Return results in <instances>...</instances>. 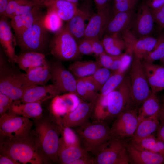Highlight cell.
Masks as SVG:
<instances>
[{
  "label": "cell",
  "mask_w": 164,
  "mask_h": 164,
  "mask_svg": "<svg viewBox=\"0 0 164 164\" xmlns=\"http://www.w3.org/2000/svg\"><path fill=\"white\" fill-rule=\"evenodd\" d=\"M13 101L0 92V116H2L8 111Z\"/></svg>",
  "instance_id": "45"
},
{
  "label": "cell",
  "mask_w": 164,
  "mask_h": 164,
  "mask_svg": "<svg viewBox=\"0 0 164 164\" xmlns=\"http://www.w3.org/2000/svg\"><path fill=\"white\" fill-rule=\"evenodd\" d=\"M94 159L88 154L76 160L71 164H94Z\"/></svg>",
  "instance_id": "48"
},
{
  "label": "cell",
  "mask_w": 164,
  "mask_h": 164,
  "mask_svg": "<svg viewBox=\"0 0 164 164\" xmlns=\"http://www.w3.org/2000/svg\"><path fill=\"white\" fill-rule=\"evenodd\" d=\"M111 73L110 70L102 67L98 69L92 75L88 77L100 91Z\"/></svg>",
  "instance_id": "41"
},
{
  "label": "cell",
  "mask_w": 164,
  "mask_h": 164,
  "mask_svg": "<svg viewBox=\"0 0 164 164\" xmlns=\"http://www.w3.org/2000/svg\"><path fill=\"white\" fill-rule=\"evenodd\" d=\"M20 77L27 87L46 84L51 80V74L49 62L33 68L25 73H20Z\"/></svg>",
  "instance_id": "23"
},
{
  "label": "cell",
  "mask_w": 164,
  "mask_h": 164,
  "mask_svg": "<svg viewBox=\"0 0 164 164\" xmlns=\"http://www.w3.org/2000/svg\"><path fill=\"white\" fill-rule=\"evenodd\" d=\"M9 156L6 155L0 154V164H19Z\"/></svg>",
  "instance_id": "49"
},
{
  "label": "cell",
  "mask_w": 164,
  "mask_h": 164,
  "mask_svg": "<svg viewBox=\"0 0 164 164\" xmlns=\"http://www.w3.org/2000/svg\"><path fill=\"white\" fill-rule=\"evenodd\" d=\"M60 126L61 130V135L66 143L80 145L78 137L74 130L70 128L64 126L62 125Z\"/></svg>",
  "instance_id": "42"
},
{
  "label": "cell",
  "mask_w": 164,
  "mask_h": 164,
  "mask_svg": "<svg viewBox=\"0 0 164 164\" xmlns=\"http://www.w3.org/2000/svg\"><path fill=\"white\" fill-rule=\"evenodd\" d=\"M44 22L48 31L56 33L62 27L63 20L54 11L47 9L45 15Z\"/></svg>",
  "instance_id": "38"
},
{
  "label": "cell",
  "mask_w": 164,
  "mask_h": 164,
  "mask_svg": "<svg viewBox=\"0 0 164 164\" xmlns=\"http://www.w3.org/2000/svg\"><path fill=\"white\" fill-rule=\"evenodd\" d=\"M154 21L151 9L146 2L140 5L134 25V30L139 38L149 36Z\"/></svg>",
  "instance_id": "18"
},
{
  "label": "cell",
  "mask_w": 164,
  "mask_h": 164,
  "mask_svg": "<svg viewBox=\"0 0 164 164\" xmlns=\"http://www.w3.org/2000/svg\"><path fill=\"white\" fill-rule=\"evenodd\" d=\"M7 59L3 53H0V92L13 101L20 100L27 87L21 72L10 65Z\"/></svg>",
  "instance_id": "5"
},
{
  "label": "cell",
  "mask_w": 164,
  "mask_h": 164,
  "mask_svg": "<svg viewBox=\"0 0 164 164\" xmlns=\"http://www.w3.org/2000/svg\"><path fill=\"white\" fill-rule=\"evenodd\" d=\"M76 90L78 97L87 102L96 101L99 95L98 93H94L90 91L81 78L77 79Z\"/></svg>",
  "instance_id": "39"
},
{
  "label": "cell",
  "mask_w": 164,
  "mask_h": 164,
  "mask_svg": "<svg viewBox=\"0 0 164 164\" xmlns=\"http://www.w3.org/2000/svg\"><path fill=\"white\" fill-rule=\"evenodd\" d=\"M161 105L156 93L152 92L138 110V123L144 119L159 112Z\"/></svg>",
  "instance_id": "35"
},
{
  "label": "cell",
  "mask_w": 164,
  "mask_h": 164,
  "mask_svg": "<svg viewBox=\"0 0 164 164\" xmlns=\"http://www.w3.org/2000/svg\"><path fill=\"white\" fill-rule=\"evenodd\" d=\"M129 75H126L120 84L106 95H102L106 118L117 116L132 104Z\"/></svg>",
  "instance_id": "7"
},
{
  "label": "cell",
  "mask_w": 164,
  "mask_h": 164,
  "mask_svg": "<svg viewBox=\"0 0 164 164\" xmlns=\"http://www.w3.org/2000/svg\"><path fill=\"white\" fill-rule=\"evenodd\" d=\"M71 3H72L77 5L78 4V2L79 0H65Z\"/></svg>",
  "instance_id": "56"
},
{
  "label": "cell",
  "mask_w": 164,
  "mask_h": 164,
  "mask_svg": "<svg viewBox=\"0 0 164 164\" xmlns=\"http://www.w3.org/2000/svg\"><path fill=\"white\" fill-rule=\"evenodd\" d=\"M33 122L29 118L6 113L0 118V135L12 138L29 136Z\"/></svg>",
  "instance_id": "10"
},
{
  "label": "cell",
  "mask_w": 164,
  "mask_h": 164,
  "mask_svg": "<svg viewBox=\"0 0 164 164\" xmlns=\"http://www.w3.org/2000/svg\"><path fill=\"white\" fill-rule=\"evenodd\" d=\"M129 163L134 164L164 163V155L138 149L131 143H127Z\"/></svg>",
  "instance_id": "22"
},
{
  "label": "cell",
  "mask_w": 164,
  "mask_h": 164,
  "mask_svg": "<svg viewBox=\"0 0 164 164\" xmlns=\"http://www.w3.org/2000/svg\"><path fill=\"white\" fill-rule=\"evenodd\" d=\"M47 9L55 11L60 18L67 22L76 12L78 6L65 0H49L44 4Z\"/></svg>",
  "instance_id": "28"
},
{
  "label": "cell",
  "mask_w": 164,
  "mask_h": 164,
  "mask_svg": "<svg viewBox=\"0 0 164 164\" xmlns=\"http://www.w3.org/2000/svg\"><path fill=\"white\" fill-rule=\"evenodd\" d=\"M142 62L152 91L157 94L164 89V67L144 60Z\"/></svg>",
  "instance_id": "21"
},
{
  "label": "cell",
  "mask_w": 164,
  "mask_h": 164,
  "mask_svg": "<svg viewBox=\"0 0 164 164\" xmlns=\"http://www.w3.org/2000/svg\"><path fill=\"white\" fill-rule=\"evenodd\" d=\"M9 0H0V15L3 16L7 8Z\"/></svg>",
  "instance_id": "53"
},
{
  "label": "cell",
  "mask_w": 164,
  "mask_h": 164,
  "mask_svg": "<svg viewBox=\"0 0 164 164\" xmlns=\"http://www.w3.org/2000/svg\"><path fill=\"white\" fill-rule=\"evenodd\" d=\"M157 42L154 48L143 60L146 62L153 63L155 61L161 60L164 56V34L157 39Z\"/></svg>",
  "instance_id": "40"
},
{
  "label": "cell",
  "mask_w": 164,
  "mask_h": 164,
  "mask_svg": "<svg viewBox=\"0 0 164 164\" xmlns=\"http://www.w3.org/2000/svg\"><path fill=\"white\" fill-rule=\"evenodd\" d=\"M159 112L144 119L138 125L132 140L136 141L147 137L156 131L159 125Z\"/></svg>",
  "instance_id": "29"
},
{
  "label": "cell",
  "mask_w": 164,
  "mask_h": 164,
  "mask_svg": "<svg viewBox=\"0 0 164 164\" xmlns=\"http://www.w3.org/2000/svg\"><path fill=\"white\" fill-rule=\"evenodd\" d=\"M43 14L29 28L16 38L22 52L33 51L42 53L49 50L50 39L44 22Z\"/></svg>",
  "instance_id": "4"
},
{
  "label": "cell",
  "mask_w": 164,
  "mask_h": 164,
  "mask_svg": "<svg viewBox=\"0 0 164 164\" xmlns=\"http://www.w3.org/2000/svg\"><path fill=\"white\" fill-rule=\"evenodd\" d=\"M138 116L136 108L125 110L118 114L110 128L112 136L121 139L132 137L138 125Z\"/></svg>",
  "instance_id": "12"
},
{
  "label": "cell",
  "mask_w": 164,
  "mask_h": 164,
  "mask_svg": "<svg viewBox=\"0 0 164 164\" xmlns=\"http://www.w3.org/2000/svg\"><path fill=\"white\" fill-rule=\"evenodd\" d=\"M88 154V153L80 145L66 143L61 135L58 150L59 163L62 164H71L76 160Z\"/></svg>",
  "instance_id": "25"
},
{
  "label": "cell",
  "mask_w": 164,
  "mask_h": 164,
  "mask_svg": "<svg viewBox=\"0 0 164 164\" xmlns=\"http://www.w3.org/2000/svg\"><path fill=\"white\" fill-rule=\"evenodd\" d=\"M81 99L75 94L66 93L58 95L53 98L51 110L54 117L57 121H60L61 116L74 110L80 104Z\"/></svg>",
  "instance_id": "15"
},
{
  "label": "cell",
  "mask_w": 164,
  "mask_h": 164,
  "mask_svg": "<svg viewBox=\"0 0 164 164\" xmlns=\"http://www.w3.org/2000/svg\"><path fill=\"white\" fill-rule=\"evenodd\" d=\"M151 9L154 22L162 26L164 25V5L158 8Z\"/></svg>",
  "instance_id": "46"
},
{
  "label": "cell",
  "mask_w": 164,
  "mask_h": 164,
  "mask_svg": "<svg viewBox=\"0 0 164 164\" xmlns=\"http://www.w3.org/2000/svg\"><path fill=\"white\" fill-rule=\"evenodd\" d=\"M134 15L133 10L113 14L107 24L105 33L112 35L120 33L128 29L133 20Z\"/></svg>",
  "instance_id": "27"
},
{
  "label": "cell",
  "mask_w": 164,
  "mask_h": 164,
  "mask_svg": "<svg viewBox=\"0 0 164 164\" xmlns=\"http://www.w3.org/2000/svg\"><path fill=\"white\" fill-rule=\"evenodd\" d=\"M130 143L138 149L164 155V143L153 134Z\"/></svg>",
  "instance_id": "33"
},
{
  "label": "cell",
  "mask_w": 164,
  "mask_h": 164,
  "mask_svg": "<svg viewBox=\"0 0 164 164\" xmlns=\"http://www.w3.org/2000/svg\"><path fill=\"white\" fill-rule=\"evenodd\" d=\"M96 101L87 102L81 99L74 110L61 118L60 123L64 126L71 128L80 126L88 122L89 118L92 115Z\"/></svg>",
  "instance_id": "14"
},
{
  "label": "cell",
  "mask_w": 164,
  "mask_h": 164,
  "mask_svg": "<svg viewBox=\"0 0 164 164\" xmlns=\"http://www.w3.org/2000/svg\"><path fill=\"white\" fill-rule=\"evenodd\" d=\"M113 14L112 9L110 5L94 14L87 24L84 37L100 39Z\"/></svg>",
  "instance_id": "13"
},
{
  "label": "cell",
  "mask_w": 164,
  "mask_h": 164,
  "mask_svg": "<svg viewBox=\"0 0 164 164\" xmlns=\"http://www.w3.org/2000/svg\"><path fill=\"white\" fill-rule=\"evenodd\" d=\"M146 2L152 9L158 8L164 5V0H148Z\"/></svg>",
  "instance_id": "51"
},
{
  "label": "cell",
  "mask_w": 164,
  "mask_h": 164,
  "mask_svg": "<svg viewBox=\"0 0 164 164\" xmlns=\"http://www.w3.org/2000/svg\"><path fill=\"white\" fill-rule=\"evenodd\" d=\"M125 0H113L114 2H121Z\"/></svg>",
  "instance_id": "57"
},
{
  "label": "cell",
  "mask_w": 164,
  "mask_h": 164,
  "mask_svg": "<svg viewBox=\"0 0 164 164\" xmlns=\"http://www.w3.org/2000/svg\"><path fill=\"white\" fill-rule=\"evenodd\" d=\"M91 39L92 47L93 52L96 56L100 55L105 52L101 41L98 39Z\"/></svg>",
  "instance_id": "47"
},
{
  "label": "cell",
  "mask_w": 164,
  "mask_h": 164,
  "mask_svg": "<svg viewBox=\"0 0 164 164\" xmlns=\"http://www.w3.org/2000/svg\"><path fill=\"white\" fill-rule=\"evenodd\" d=\"M7 18L1 16L0 19V42L2 48L8 61L12 64L15 63L16 55L15 47L17 45L15 36L12 34L11 26Z\"/></svg>",
  "instance_id": "17"
},
{
  "label": "cell",
  "mask_w": 164,
  "mask_h": 164,
  "mask_svg": "<svg viewBox=\"0 0 164 164\" xmlns=\"http://www.w3.org/2000/svg\"><path fill=\"white\" fill-rule=\"evenodd\" d=\"M94 164H128L127 143L113 137L103 145L94 159Z\"/></svg>",
  "instance_id": "9"
},
{
  "label": "cell",
  "mask_w": 164,
  "mask_h": 164,
  "mask_svg": "<svg viewBox=\"0 0 164 164\" xmlns=\"http://www.w3.org/2000/svg\"><path fill=\"white\" fill-rule=\"evenodd\" d=\"M0 154L8 155L20 164H43L30 134L20 138L0 135Z\"/></svg>",
  "instance_id": "2"
},
{
  "label": "cell",
  "mask_w": 164,
  "mask_h": 164,
  "mask_svg": "<svg viewBox=\"0 0 164 164\" xmlns=\"http://www.w3.org/2000/svg\"><path fill=\"white\" fill-rule=\"evenodd\" d=\"M129 73L131 98L132 104L139 105L152 94L142 60L132 55Z\"/></svg>",
  "instance_id": "8"
},
{
  "label": "cell",
  "mask_w": 164,
  "mask_h": 164,
  "mask_svg": "<svg viewBox=\"0 0 164 164\" xmlns=\"http://www.w3.org/2000/svg\"><path fill=\"white\" fill-rule=\"evenodd\" d=\"M40 102H23L20 100L13 101L8 113L28 118L37 119L43 116V109Z\"/></svg>",
  "instance_id": "24"
},
{
  "label": "cell",
  "mask_w": 164,
  "mask_h": 164,
  "mask_svg": "<svg viewBox=\"0 0 164 164\" xmlns=\"http://www.w3.org/2000/svg\"><path fill=\"white\" fill-rule=\"evenodd\" d=\"M159 119L160 122L164 121V95L162 99V102L161 105L160 109L159 112Z\"/></svg>",
  "instance_id": "54"
},
{
  "label": "cell",
  "mask_w": 164,
  "mask_h": 164,
  "mask_svg": "<svg viewBox=\"0 0 164 164\" xmlns=\"http://www.w3.org/2000/svg\"><path fill=\"white\" fill-rule=\"evenodd\" d=\"M60 94L53 84L32 85L26 88L20 100L23 102L42 103Z\"/></svg>",
  "instance_id": "16"
},
{
  "label": "cell",
  "mask_w": 164,
  "mask_h": 164,
  "mask_svg": "<svg viewBox=\"0 0 164 164\" xmlns=\"http://www.w3.org/2000/svg\"><path fill=\"white\" fill-rule=\"evenodd\" d=\"M156 131L157 138L164 143V121L160 122Z\"/></svg>",
  "instance_id": "52"
},
{
  "label": "cell",
  "mask_w": 164,
  "mask_h": 164,
  "mask_svg": "<svg viewBox=\"0 0 164 164\" xmlns=\"http://www.w3.org/2000/svg\"><path fill=\"white\" fill-rule=\"evenodd\" d=\"M124 53L119 56L108 54L105 52L98 57V61L102 67L113 71L120 69L123 65Z\"/></svg>",
  "instance_id": "37"
},
{
  "label": "cell",
  "mask_w": 164,
  "mask_h": 164,
  "mask_svg": "<svg viewBox=\"0 0 164 164\" xmlns=\"http://www.w3.org/2000/svg\"><path fill=\"white\" fill-rule=\"evenodd\" d=\"M102 67L98 61H77L70 64L68 70L77 79L90 76Z\"/></svg>",
  "instance_id": "30"
},
{
  "label": "cell",
  "mask_w": 164,
  "mask_h": 164,
  "mask_svg": "<svg viewBox=\"0 0 164 164\" xmlns=\"http://www.w3.org/2000/svg\"><path fill=\"white\" fill-rule=\"evenodd\" d=\"M94 14L86 8H78L73 17L66 24L69 31L78 41L84 36L87 26V21Z\"/></svg>",
  "instance_id": "20"
},
{
  "label": "cell",
  "mask_w": 164,
  "mask_h": 164,
  "mask_svg": "<svg viewBox=\"0 0 164 164\" xmlns=\"http://www.w3.org/2000/svg\"><path fill=\"white\" fill-rule=\"evenodd\" d=\"M128 68H121L111 74L100 91V94L106 95L114 90L121 82L128 70Z\"/></svg>",
  "instance_id": "36"
},
{
  "label": "cell",
  "mask_w": 164,
  "mask_h": 164,
  "mask_svg": "<svg viewBox=\"0 0 164 164\" xmlns=\"http://www.w3.org/2000/svg\"><path fill=\"white\" fill-rule=\"evenodd\" d=\"M40 5L43 6L45 3L49 0H33Z\"/></svg>",
  "instance_id": "55"
},
{
  "label": "cell",
  "mask_w": 164,
  "mask_h": 164,
  "mask_svg": "<svg viewBox=\"0 0 164 164\" xmlns=\"http://www.w3.org/2000/svg\"><path fill=\"white\" fill-rule=\"evenodd\" d=\"M139 0H125L114 2L112 8L113 14L133 10Z\"/></svg>",
  "instance_id": "43"
},
{
  "label": "cell",
  "mask_w": 164,
  "mask_h": 164,
  "mask_svg": "<svg viewBox=\"0 0 164 164\" xmlns=\"http://www.w3.org/2000/svg\"><path fill=\"white\" fill-rule=\"evenodd\" d=\"M157 40V39L150 36L136 39L133 46L132 55L143 60L152 51Z\"/></svg>",
  "instance_id": "34"
},
{
  "label": "cell",
  "mask_w": 164,
  "mask_h": 164,
  "mask_svg": "<svg viewBox=\"0 0 164 164\" xmlns=\"http://www.w3.org/2000/svg\"><path fill=\"white\" fill-rule=\"evenodd\" d=\"M97 9L100 10L109 6V2L111 0H93Z\"/></svg>",
  "instance_id": "50"
},
{
  "label": "cell",
  "mask_w": 164,
  "mask_h": 164,
  "mask_svg": "<svg viewBox=\"0 0 164 164\" xmlns=\"http://www.w3.org/2000/svg\"><path fill=\"white\" fill-rule=\"evenodd\" d=\"M49 48L50 53L61 61L75 60L81 55L77 40L66 25L50 39Z\"/></svg>",
  "instance_id": "6"
},
{
  "label": "cell",
  "mask_w": 164,
  "mask_h": 164,
  "mask_svg": "<svg viewBox=\"0 0 164 164\" xmlns=\"http://www.w3.org/2000/svg\"><path fill=\"white\" fill-rule=\"evenodd\" d=\"M161 28H164V25L162 26L161 27Z\"/></svg>",
  "instance_id": "59"
},
{
  "label": "cell",
  "mask_w": 164,
  "mask_h": 164,
  "mask_svg": "<svg viewBox=\"0 0 164 164\" xmlns=\"http://www.w3.org/2000/svg\"><path fill=\"white\" fill-rule=\"evenodd\" d=\"M101 42L105 52L113 55L119 56L123 53V51L126 49L125 42L119 33L112 35H106Z\"/></svg>",
  "instance_id": "32"
},
{
  "label": "cell",
  "mask_w": 164,
  "mask_h": 164,
  "mask_svg": "<svg viewBox=\"0 0 164 164\" xmlns=\"http://www.w3.org/2000/svg\"><path fill=\"white\" fill-rule=\"evenodd\" d=\"M47 62L44 54L33 51H26L16 55L15 62L20 69L26 73L43 65Z\"/></svg>",
  "instance_id": "26"
},
{
  "label": "cell",
  "mask_w": 164,
  "mask_h": 164,
  "mask_svg": "<svg viewBox=\"0 0 164 164\" xmlns=\"http://www.w3.org/2000/svg\"><path fill=\"white\" fill-rule=\"evenodd\" d=\"M79 51L80 54L90 55L93 54L91 39L83 38L77 43Z\"/></svg>",
  "instance_id": "44"
},
{
  "label": "cell",
  "mask_w": 164,
  "mask_h": 164,
  "mask_svg": "<svg viewBox=\"0 0 164 164\" xmlns=\"http://www.w3.org/2000/svg\"><path fill=\"white\" fill-rule=\"evenodd\" d=\"M42 7L40 5L35 6L29 11L11 19L10 23L14 30L16 38L30 27L43 14L41 10Z\"/></svg>",
  "instance_id": "19"
},
{
  "label": "cell",
  "mask_w": 164,
  "mask_h": 164,
  "mask_svg": "<svg viewBox=\"0 0 164 164\" xmlns=\"http://www.w3.org/2000/svg\"><path fill=\"white\" fill-rule=\"evenodd\" d=\"M161 60L162 63L164 64V56Z\"/></svg>",
  "instance_id": "58"
},
{
  "label": "cell",
  "mask_w": 164,
  "mask_h": 164,
  "mask_svg": "<svg viewBox=\"0 0 164 164\" xmlns=\"http://www.w3.org/2000/svg\"><path fill=\"white\" fill-rule=\"evenodd\" d=\"M48 62L51 80L60 93H70L78 97L76 90L77 79L72 73L65 67L61 61L57 60Z\"/></svg>",
  "instance_id": "11"
},
{
  "label": "cell",
  "mask_w": 164,
  "mask_h": 164,
  "mask_svg": "<svg viewBox=\"0 0 164 164\" xmlns=\"http://www.w3.org/2000/svg\"><path fill=\"white\" fill-rule=\"evenodd\" d=\"M8 5L3 16L11 19L30 11L34 7L40 5L33 0H9Z\"/></svg>",
  "instance_id": "31"
},
{
  "label": "cell",
  "mask_w": 164,
  "mask_h": 164,
  "mask_svg": "<svg viewBox=\"0 0 164 164\" xmlns=\"http://www.w3.org/2000/svg\"><path fill=\"white\" fill-rule=\"evenodd\" d=\"M74 131L82 148L95 156L104 144L113 137L110 128L103 121L87 122L75 128Z\"/></svg>",
  "instance_id": "3"
},
{
  "label": "cell",
  "mask_w": 164,
  "mask_h": 164,
  "mask_svg": "<svg viewBox=\"0 0 164 164\" xmlns=\"http://www.w3.org/2000/svg\"><path fill=\"white\" fill-rule=\"evenodd\" d=\"M35 126L30 135L43 164L59 162L58 150L61 130L55 118L43 115L33 119Z\"/></svg>",
  "instance_id": "1"
}]
</instances>
